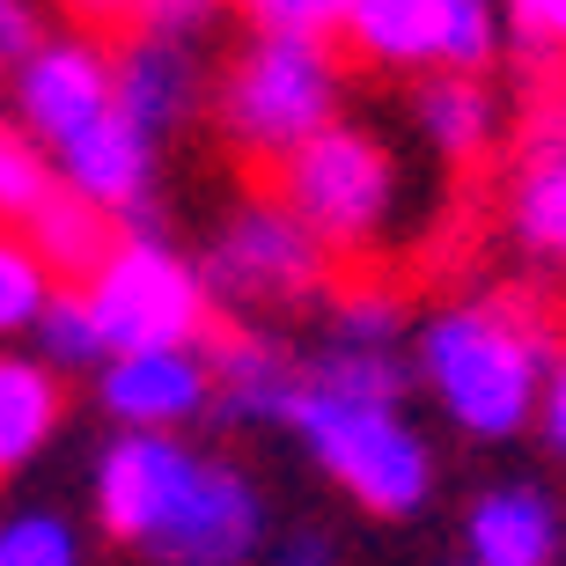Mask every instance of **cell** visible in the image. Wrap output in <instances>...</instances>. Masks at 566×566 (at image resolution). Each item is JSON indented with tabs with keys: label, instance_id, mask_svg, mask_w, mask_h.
I'll return each mask as SVG.
<instances>
[{
	"label": "cell",
	"instance_id": "27",
	"mask_svg": "<svg viewBox=\"0 0 566 566\" xmlns=\"http://www.w3.org/2000/svg\"><path fill=\"white\" fill-rule=\"evenodd\" d=\"M229 8L235 0H140V8H133V30L169 38V44H207Z\"/></svg>",
	"mask_w": 566,
	"mask_h": 566
},
{
	"label": "cell",
	"instance_id": "29",
	"mask_svg": "<svg viewBox=\"0 0 566 566\" xmlns=\"http://www.w3.org/2000/svg\"><path fill=\"white\" fill-rule=\"evenodd\" d=\"M265 566H346V545H338L332 530L302 523V530H280L273 545H265Z\"/></svg>",
	"mask_w": 566,
	"mask_h": 566
},
{
	"label": "cell",
	"instance_id": "32",
	"mask_svg": "<svg viewBox=\"0 0 566 566\" xmlns=\"http://www.w3.org/2000/svg\"><path fill=\"white\" fill-rule=\"evenodd\" d=\"M463 566H471V559H463Z\"/></svg>",
	"mask_w": 566,
	"mask_h": 566
},
{
	"label": "cell",
	"instance_id": "31",
	"mask_svg": "<svg viewBox=\"0 0 566 566\" xmlns=\"http://www.w3.org/2000/svg\"><path fill=\"white\" fill-rule=\"evenodd\" d=\"M74 15H88V22H133V8L140 0H66Z\"/></svg>",
	"mask_w": 566,
	"mask_h": 566
},
{
	"label": "cell",
	"instance_id": "8",
	"mask_svg": "<svg viewBox=\"0 0 566 566\" xmlns=\"http://www.w3.org/2000/svg\"><path fill=\"white\" fill-rule=\"evenodd\" d=\"M346 52L382 74H493L507 52L501 0H354Z\"/></svg>",
	"mask_w": 566,
	"mask_h": 566
},
{
	"label": "cell",
	"instance_id": "10",
	"mask_svg": "<svg viewBox=\"0 0 566 566\" xmlns=\"http://www.w3.org/2000/svg\"><path fill=\"white\" fill-rule=\"evenodd\" d=\"M96 405L126 434H185V427L213 420V354L207 346L111 354L96 368Z\"/></svg>",
	"mask_w": 566,
	"mask_h": 566
},
{
	"label": "cell",
	"instance_id": "19",
	"mask_svg": "<svg viewBox=\"0 0 566 566\" xmlns=\"http://www.w3.org/2000/svg\"><path fill=\"white\" fill-rule=\"evenodd\" d=\"M30 354L44 368H60V376H96L111 360V338H104V324H96V310H88V294L74 280H60V294L44 302L38 332H30Z\"/></svg>",
	"mask_w": 566,
	"mask_h": 566
},
{
	"label": "cell",
	"instance_id": "26",
	"mask_svg": "<svg viewBox=\"0 0 566 566\" xmlns=\"http://www.w3.org/2000/svg\"><path fill=\"white\" fill-rule=\"evenodd\" d=\"M251 30H280V38H338L354 0H235Z\"/></svg>",
	"mask_w": 566,
	"mask_h": 566
},
{
	"label": "cell",
	"instance_id": "15",
	"mask_svg": "<svg viewBox=\"0 0 566 566\" xmlns=\"http://www.w3.org/2000/svg\"><path fill=\"white\" fill-rule=\"evenodd\" d=\"M66 427V376L22 346H0V485L22 479Z\"/></svg>",
	"mask_w": 566,
	"mask_h": 566
},
{
	"label": "cell",
	"instance_id": "21",
	"mask_svg": "<svg viewBox=\"0 0 566 566\" xmlns=\"http://www.w3.org/2000/svg\"><path fill=\"white\" fill-rule=\"evenodd\" d=\"M324 346H376V354H412V316H405L398 287L354 280L332 294L324 310Z\"/></svg>",
	"mask_w": 566,
	"mask_h": 566
},
{
	"label": "cell",
	"instance_id": "13",
	"mask_svg": "<svg viewBox=\"0 0 566 566\" xmlns=\"http://www.w3.org/2000/svg\"><path fill=\"white\" fill-rule=\"evenodd\" d=\"M207 354H213V420H229V427H287L294 398H302V382H310L302 346L243 324V332L207 338Z\"/></svg>",
	"mask_w": 566,
	"mask_h": 566
},
{
	"label": "cell",
	"instance_id": "4",
	"mask_svg": "<svg viewBox=\"0 0 566 566\" xmlns=\"http://www.w3.org/2000/svg\"><path fill=\"white\" fill-rule=\"evenodd\" d=\"M213 133L229 155L280 169L302 140L346 118V60L332 38H280V30H251L229 44V60L213 66L207 88Z\"/></svg>",
	"mask_w": 566,
	"mask_h": 566
},
{
	"label": "cell",
	"instance_id": "22",
	"mask_svg": "<svg viewBox=\"0 0 566 566\" xmlns=\"http://www.w3.org/2000/svg\"><path fill=\"white\" fill-rule=\"evenodd\" d=\"M0 566H88V530L52 501L0 507Z\"/></svg>",
	"mask_w": 566,
	"mask_h": 566
},
{
	"label": "cell",
	"instance_id": "5",
	"mask_svg": "<svg viewBox=\"0 0 566 566\" xmlns=\"http://www.w3.org/2000/svg\"><path fill=\"white\" fill-rule=\"evenodd\" d=\"M287 434L302 441V457L360 507L382 523H405L434 501V441L405 420V405L382 398H338L302 382V398L287 412Z\"/></svg>",
	"mask_w": 566,
	"mask_h": 566
},
{
	"label": "cell",
	"instance_id": "24",
	"mask_svg": "<svg viewBox=\"0 0 566 566\" xmlns=\"http://www.w3.org/2000/svg\"><path fill=\"white\" fill-rule=\"evenodd\" d=\"M52 185H60V177H52V155H44L38 140H22V133L0 118V221L22 229V221L52 199Z\"/></svg>",
	"mask_w": 566,
	"mask_h": 566
},
{
	"label": "cell",
	"instance_id": "3",
	"mask_svg": "<svg viewBox=\"0 0 566 566\" xmlns=\"http://www.w3.org/2000/svg\"><path fill=\"white\" fill-rule=\"evenodd\" d=\"M273 191L302 213V229L338 258V265H368L390 258L412 235V177H405L398 147L382 140L368 118H338L316 140H302L273 169Z\"/></svg>",
	"mask_w": 566,
	"mask_h": 566
},
{
	"label": "cell",
	"instance_id": "12",
	"mask_svg": "<svg viewBox=\"0 0 566 566\" xmlns=\"http://www.w3.org/2000/svg\"><path fill=\"white\" fill-rule=\"evenodd\" d=\"M471 566H566V507L537 479H501L463 507Z\"/></svg>",
	"mask_w": 566,
	"mask_h": 566
},
{
	"label": "cell",
	"instance_id": "28",
	"mask_svg": "<svg viewBox=\"0 0 566 566\" xmlns=\"http://www.w3.org/2000/svg\"><path fill=\"white\" fill-rule=\"evenodd\" d=\"M44 38H52V0H0V66H8V74H15Z\"/></svg>",
	"mask_w": 566,
	"mask_h": 566
},
{
	"label": "cell",
	"instance_id": "17",
	"mask_svg": "<svg viewBox=\"0 0 566 566\" xmlns=\"http://www.w3.org/2000/svg\"><path fill=\"white\" fill-rule=\"evenodd\" d=\"M507 235L537 265L566 273V147H530L507 185Z\"/></svg>",
	"mask_w": 566,
	"mask_h": 566
},
{
	"label": "cell",
	"instance_id": "23",
	"mask_svg": "<svg viewBox=\"0 0 566 566\" xmlns=\"http://www.w3.org/2000/svg\"><path fill=\"white\" fill-rule=\"evenodd\" d=\"M52 294H60V273L38 258L30 235L0 221V346H15V338L38 332V316H44Z\"/></svg>",
	"mask_w": 566,
	"mask_h": 566
},
{
	"label": "cell",
	"instance_id": "14",
	"mask_svg": "<svg viewBox=\"0 0 566 566\" xmlns=\"http://www.w3.org/2000/svg\"><path fill=\"white\" fill-rule=\"evenodd\" d=\"M111 82H118V111L155 140L191 126V111L207 104L213 88L199 44H169V38H147V30H126L111 44Z\"/></svg>",
	"mask_w": 566,
	"mask_h": 566
},
{
	"label": "cell",
	"instance_id": "7",
	"mask_svg": "<svg viewBox=\"0 0 566 566\" xmlns=\"http://www.w3.org/2000/svg\"><path fill=\"white\" fill-rule=\"evenodd\" d=\"M338 258L302 229V213L280 191H243L199 243V273H207L213 310L235 316H273V310H302L332 287Z\"/></svg>",
	"mask_w": 566,
	"mask_h": 566
},
{
	"label": "cell",
	"instance_id": "18",
	"mask_svg": "<svg viewBox=\"0 0 566 566\" xmlns=\"http://www.w3.org/2000/svg\"><path fill=\"white\" fill-rule=\"evenodd\" d=\"M22 235L38 243V258H44L60 280H88V273H96V258L111 251L118 221H111V213H96L88 199H74L66 185H52V199H44V207L22 221Z\"/></svg>",
	"mask_w": 566,
	"mask_h": 566
},
{
	"label": "cell",
	"instance_id": "20",
	"mask_svg": "<svg viewBox=\"0 0 566 566\" xmlns=\"http://www.w3.org/2000/svg\"><path fill=\"white\" fill-rule=\"evenodd\" d=\"M316 390H338V398H382V405H405L412 398V354H376V346H324L316 338L302 354Z\"/></svg>",
	"mask_w": 566,
	"mask_h": 566
},
{
	"label": "cell",
	"instance_id": "1",
	"mask_svg": "<svg viewBox=\"0 0 566 566\" xmlns=\"http://www.w3.org/2000/svg\"><path fill=\"white\" fill-rule=\"evenodd\" d=\"M88 507L111 545L163 566H243L273 545V507L229 457H207L191 434H118L96 449Z\"/></svg>",
	"mask_w": 566,
	"mask_h": 566
},
{
	"label": "cell",
	"instance_id": "25",
	"mask_svg": "<svg viewBox=\"0 0 566 566\" xmlns=\"http://www.w3.org/2000/svg\"><path fill=\"white\" fill-rule=\"evenodd\" d=\"M501 15H507V44L537 74H559L566 66V0H501Z\"/></svg>",
	"mask_w": 566,
	"mask_h": 566
},
{
	"label": "cell",
	"instance_id": "11",
	"mask_svg": "<svg viewBox=\"0 0 566 566\" xmlns=\"http://www.w3.org/2000/svg\"><path fill=\"white\" fill-rule=\"evenodd\" d=\"M52 177L118 229H155V177H163V140L140 133L126 111L96 118L66 147H52Z\"/></svg>",
	"mask_w": 566,
	"mask_h": 566
},
{
	"label": "cell",
	"instance_id": "6",
	"mask_svg": "<svg viewBox=\"0 0 566 566\" xmlns=\"http://www.w3.org/2000/svg\"><path fill=\"white\" fill-rule=\"evenodd\" d=\"M104 324L111 354H155V346H207L213 294L199 258H185L163 229H118L96 273L74 280Z\"/></svg>",
	"mask_w": 566,
	"mask_h": 566
},
{
	"label": "cell",
	"instance_id": "9",
	"mask_svg": "<svg viewBox=\"0 0 566 566\" xmlns=\"http://www.w3.org/2000/svg\"><path fill=\"white\" fill-rule=\"evenodd\" d=\"M111 111H118V82H111V44L96 30H52L8 74V118L44 155L66 147L74 133H88L96 118H111Z\"/></svg>",
	"mask_w": 566,
	"mask_h": 566
},
{
	"label": "cell",
	"instance_id": "16",
	"mask_svg": "<svg viewBox=\"0 0 566 566\" xmlns=\"http://www.w3.org/2000/svg\"><path fill=\"white\" fill-rule=\"evenodd\" d=\"M412 126L441 163H479L501 140V96L485 74H427L412 88Z\"/></svg>",
	"mask_w": 566,
	"mask_h": 566
},
{
	"label": "cell",
	"instance_id": "2",
	"mask_svg": "<svg viewBox=\"0 0 566 566\" xmlns=\"http://www.w3.org/2000/svg\"><path fill=\"white\" fill-rule=\"evenodd\" d=\"M552 354V324L523 302H441L412 324V376L463 441H515L537 427Z\"/></svg>",
	"mask_w": 566,
	"mask_h": 566
},
{
	"label": "cell",
	"instance_id": "30",
	"mask_svg": "<svg viewBox=\"0 0 566 566\" xmlns=\"http://www.w3.org/2000/svg\"><path fill=\"white\" fill-rule=\"evenodd\" d=\"M537 434H545V449L566 463V346L552 354V376H545V398H537Z\"/></svg>",
	"mask_w": 566,
	"mask_h": 566
}]
</instances>
